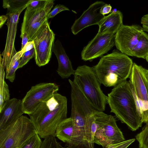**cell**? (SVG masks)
<instances>
[{"label": "cell", "instance_id": "6da1fadb", "mask_svg": "<svg viewBox=\"0 0 148 148\" xmlns=\"http://www.w3.org/2000/svg\"><path fill=\"white\" fill-rule=\"evenodd\" d=\"M67 99L58 92L42 102L29 115L41 138L56 137L58 125L67 118Z\"/></svg>", "mask_w": 148, "mask_h": 148}, {"label": "cell", "instance_id": "7a4b0ae2", "mask_svg": "<svg viewBox=\"0 0 148 148\" xmlns=\"http://www.w3.org/2000/svg\"><path fill=\"white\" fill-rule=\"evenodd\" d=\"M107 97L110 112L122 123L125 124L133 131L142 126L143 123L129 82L125 80L114 87Z\"/></svg>", "mask_w": 148, "mask_h": 148}, {"label": "cell", "instance_id": "3957f363", "mask_svg": "<svg viewBox=\"0 0 148 148\" xmlns=\"http://www.w3.org/2000/svg\"><path fill=\"white\" fill-rule=\"evenodd\" d=\"M133 64L127 56L114 50L102 57L93 68L101 84L114 87L129 77Z\"/></svg>", "mask_w": 148, "mask_h": 148}, {"label": "cell", "instance_id": "277c9868", "mask_svg": "<svg viewBox=\"0 0 148 148\" xmlns=\"http://www.w3.org/2000/svg\"><path fill=\"white\" fill-rule=\"evenodd\" d=\"M73 82L81 90L88 101L96 110L103 111L107 103V97L101 88V83L93 67L84 65L75 70Z\"/></svg>", "mask_w": 148, "mask_h": 148}, {"label": "cell", "instance_id": "5b68a950", "mask_svg": "<svg viewBox=\"0 0 148 148\" xmlns=\"http://www.w3.org/2000/svg\"><path fill=\"white\" fill-rule=\"evenodd\" d=\"M37 134L30 119L22 115L14 123L0 130V148H18Z\"/></svg>", "mask_w": 148, "mask_h": 148}, {"label": "cell", "instance_id": "8992f818", "mask_svg": "<svg viewBox=\"0 0 148 148\" xmlns=\"http://www.w3.org/2000/svg\"><path fill=\"white\" fill-rule=\"evenodd\" d=\"M94 114L97 124L94 138V143L101 145L104 148L110 145L125 140L113 116L97 110Z\"/></svg>", "mask_w": 148, "mask_h": 148}, {"label": "cell", "instance_id": "52a82bcc", "mask_svg": "<svg viewBox=\"0 0 148 148\" xmlns=\"http://www.w3.org/2000/svg\"><path fill=\"white\" fill-rule=\"evenodd\" d=\"M55 34L50 27L48 21L40 27L33 40L36 64L40 67L49 62L54 42Z\"/></svg>", "mask_w": 148, "mask_h": 148}, {"label": "cell", "instance_id": "ba28073f", "mask_svg": "<svg viewBox=\"0 0 148 148\" xmlns=\"http://www.w3.org/2000/svg\"><path fill=\"white\" fill-rule=\"evenodd\" d=\"M58 90V86L54 83H41L32 86L22 100L24 113H32L40 103Z\"/></svg>", "mask_w": 148, "mask_h": 148}, {"label": "cell", "instance_id": "9c48e42d", "mask_svg": "<svg viewBox=\"0 0 148 148\" xmlns=\"http://www.w3.org/2000/svg\"><path fill=\"white\" fill-rule=\"evenodd\" d=\"M143 31L142 27L140 25L123 24L115 34V45L121 53L132 56L133 50Z\"/></svg>", "mask_w": 148, "mask_h": 148}, {"label": "cell", "instance_id": "30bf717a", "mask_svg": "<svg viewBox=\"0 0 148 148\" xmlns=\"http://www.w3.org/2000/svg\"><path fill=\"white\" fill-rule=\"evenodd\" d=\"M115 34H98L85 47L82 52V59L92 61L107 53L115 45Z\"/></svg>", "mask_w": 148, "mask_h": 148}, {"label": "cell", "instance_id": "8fae6325", "mask_svg": "<svg viewBox=\"0 0 148 148\" xmlns=\"http://www.w3.org/2000/svg\"><path fill=\"white\" fill-rule=\"evenodd\" d=\"M23 8L13 13H7L8 18L6 24L8 27V33L4 49L0 55V63L5 68H8L13 57L17 53L15 49L14 42L16 34L19 17Z\"/></svg>", "mask_w": 148, "mask_h": 148}, {"label": "cell", "instance_id": "7c38bea8", "mask_svg": "<svg viewBox=\"0 0 148 148\" xmlns=\"http://www.w3.org/2000/svg\"><path fill=\"white\" fill-rule=\"evenodd\" d=\"M106 3L103 1H97L91 4L81 16L75 20L71 27L73 34L76 35L84 29L94 25H99L105 16L100 10Z\"/></svg>", "mask_w": 148, "mask_h": 148}, {"label": "cell", "instance_id": "4fadbf2b", "mask_svg": "<svg viewBox=\"0 0 148 148\" xmlns=\"http://www.w3.org/2000/svg\"><path fill=\"white\" fill-rule=\"evenodd\" d=\"M24 113L22 100L10 99L0 111V130L14 123Z\"/></svg>", "mask_w": 148, "mask_h": 148}, {"label": "cell", "instance_id": "5bb4252c", "mask_svg": "<svg viewBox=\"0 0 148 148\" xmlns=\"http://www.w3.org/2000/svg\"><path fill=\"white\" fill-rule=\"evenodd\" d=\"M143 67L133 63L129 77V83L137 97L140 99L148 101V93L143 70Z\"/></svg>", "mask_w": 148, "mask_h": 148}, {"label": "cell", "instance_id": "9a60e30c", "mask_svg": "<svg viewBox=\"0 0 148 148\" xmlns=\"http://www.w3.org/2000/svg\"><path fill=\"white\" fill-rule=\"evenodd\" d=\"M52 52L54 53L58 60V66L57 71L61 78H67L71 75H74L75 70L61 42L58 39L54 42Z\"/></svg>", "mask_w": 148, "mask_h": 148}, {"label": "cell", "instance_id": "2e32d148", "mask_svg": "<svg viewBox=\"0 0 148 148\" xmlns=\"http://www.w3.org/2000/svg\"><path fill=\"white\" fill-rule=\"evenodd\" d=\"M123 15L120 11L112 12L104 17L98 25V34L110 33L115 34L123 23Z\"/></svg>", "mask_w": 148, "mask_h": 148}, {"label": "cell", "instance_id": "e0dca14e", "mask_svg": "<svg viewBox=\"0 0 148 148\" xmlns=\"http://www.w3.org/2000/svg\"><path fill=\"white\" fill-rule=\"evenodd\" d=\"M54 4V0H48L43 8L32 11L25 10L21 29V38L27 28L35 22L46 16L50 12Z\"/></svg>", "mask_w": 148, "mask_h": 148}, {"label": "cell", "instance_id": "ac0fdd59", "mask_svg": "<svg viewBox=\"0 0 148 148\" xmlns=\"http://www.w3.org/2000/svg\"><path fill=\"white\" fill-rule=\"evenodd\" d=\"M74 123L71 117L67 118L58 126L56 131V137L64 143L67 144L73 136Z\"/></svg>", "mask_w": 148, "mask_h": 148}, {"label": "cell", "instance_id": "d6986e66", "mask_svg": "<svg viewBox=\"0 0 148 148\" xmlns=\"http://www.w3.org/2000/svg\"><path fill=\"white\" fill-rule=\"evenodd\" d=\"M132 55L145 59L148 56V34L144 31L140 36L138 42L133 50Z\"/></svg>", "mask_w": 148, "mask_h": 148}, {"label": "cell", "instance_id": "ffe728a7", "mask_svg": "<svg viewBox=\"0 0 148 148\" xmlns=\"http://www.w3.org/2000/svg\"><path fill=\"white\" fill-rule=\"evenodd\" d=\"M5 68L0 63V111L10 99L8 86L4 80Z\"/></svg>", "mask_w": 148, "mask_h": 148}, {"label": "cell", "instance_id": "44dd1931", "mask_svg": "<svg viewBox=\"0 0 148 148\" xmlns=\"http://www.w3.org/2000/svg\"><path fill=\"white\" fill-rule=\"evenodd\" d=\"M94 113L87 118L85 125L86 140L93 146L94 144V138L97 128V124Z\"/></svg>", "mask_w": 148, "mask_h": 148}, {"label": "cell", "instance_id": "7402d4cb", "mask_svg": "<svg viewBox=\"0 0 148 148\" xmlns=\"http://www.w3.org/2000/svg\"><path fill=\"white\" fill-rule=\"evenodd\" d=\"M24 53L22 50L17 52L13 57L7 70L6 71L5 78L11 82L14 81L15 77V72L18 69L20 58Z\"/></svg>", "mask_w": 148, "mask_h": 148}, {"label": "cell", "instance_id": "603a6c76", "mask_svg": "<svg viewBox=\"0 0 148 148\" xmlns=\"http://www.w3.org/2000/svg\"><path fill=\"white\" fill-rule=\"evenodd\" d=\"M30 0H4L3 7L7 9V13H13L27 8Z\"/></svg>", "mask_w": 148, "mask_h": 148}, {"label": "cell", "instance_id": "cb8c5ba5", "mask_svg": "<svg viewBox=\"0 0 148 148\" xmlns=\"http://www.w3.org/2000/svg\"><path fill=\"white\" fill-rule=\"evenodd\" d=\"M48 20L47 16L33 23L27 28L25 32L27 33L29 40H33L39 29L44 23L48 21Z\"/></svg>", "mask_w": 148, "mask_h": 148}, {"label": "cell", "instance_id": "d4e9b609", "mask_svg": "<svg viewBox=\"0 0 148 148\" xmlns=\"http://www.w3.org/2000/svg\"><path fill=\"white\" fill-rule=\"evenodd\" d=\"M139 143V148H148V125L136 136Z\"/></svg>", "mask_w": 148, "mask_h": 148}, {"label": "cell", "instance_id": "484cf974", "mask_svg": "<svg viewBox=\"0 0 148 148\" xmlns=\"http://www.w3.org/2000/svg\"><path fill=\"white\" fill-rule=\"evenodd\" d=\"M38 134H36L18 148H40L42 142Z\"/></svg>", "mask_w": 148, "mask_h": 148}, {"label": "cell", "instance_id": "4316f807", "mask_svg": "<svg viewBox=\"0 0 148 148\" xmlns=\"http://www.w3.org/2000/svg\"><path fill=\"white\" fill-rule=\"evenodd\" d=\"M61 145L56 137H51L44 139L40 148H60Z\"/></svg>", "mask_w": 148, "mask_h": 148}, {"label": "cell", "instance_id": "83f0119b", "mask_svg": "<svg viewBox=\"0 0 148 148\" xmlns=\"http://www.w3.org/2000/svg\"><path fill=\"white\" fill-rule=\"evenodd\" d=\"M48 1L30 0L27 4L26 10L28 11H32L42 8L46 5Z\"/></svg>", "mask_w": 148, "mask_h": 148}, {"label": "cell", "instance_id": "f1b7e54d", "mask_svg": "<svg viewBox=\"0 0 148 148\" xmlns=\"http://www.w3.org/2000/svg\"><path fill=\"white\" fill-rule=\"evenodd\" d=\"M132 90L137 110L140 116L143 112L148 110V101L143 100L138 98L132 89Z\"/></svg>", "mask_w": 148, "mask_h": 148}, {"label": "cell", "instance_id": "f546056e", "mask_svg": "<svg viewBox=\"0 0 148 148\" xmlns=\"http://www.w3.org/2000/svg\"><path fill=\"white\" fill-rule=\"evenodd\" d=\"M35 54V51L34 48L25 52L20 60L18 69L22 68L30 60L34 57Z\"/></svg>", "mask_w": 148, "mask_h": 148}, {"label": "cell", "instance_id": "4dcf8cb0", "mask_svg": "<svg viewBox=\"0 0 148 148\" xmlns=\"http://www.w3.org/2000/svg\"><path fill=\"white\" fill-rule=\"evenodd\" d=\"M135 139H130L119 143L111 144L103 148H127L133 143Z\"/></svg>", "mask_w": 148, "mask_h": 148}, {"label": "cell", "instance_id": "1f68e13d", "mask_svg": "<svg viewBox=\"0 0 148 148\" xmlns=\"http://www.w3.org/2000/svg\"><path fill=\"white\" fill-rule=\"evenodd\" d=\"M64 10H69V9L63 5H57L47 15V17L48 19L50 18L54 17L60 12Z\"/></svg>", "mask_w": 148, "mask_h": 148}, {"label": "cell", "instance_id": "d6a6232c", "mask_svg": "<svg viewBox=\"0 0 148 148\" xmlns=\"http://www.w3.org/2000/svg\"><path fill=\"white\" fill-rule=\"evenodd\" d=\"M141 23L143 31L148 32V14L144 15L141 18Z\"/></svg>", "mask_w": 148, "mask_h": 148}, {"label": "cell", "instance_id": "836d02e7", "mask_svg": "<svg viewBox=\"0 0 148 148\" xmlns=\"http://www.w3.org/2000/svg\"><path fill=\"white\" fill-rule=\"evenodd\" d=\"M112 7L110 5L106 4L101 8L100 12L101 14L104 15L108 14L111 11Z\"/></svg>", "mask_w": 148, "mask_h": 148}, {"label": "cell", "instance_id": "e575fe53", "mask_svg": "<svg viewBox=\"0 0 148 148\" xmlns=\"http://www.w3.org/2000/svg\"><path fill=\"white\" fill-rule=\"evenodd\" d=\"M34 48V44L33 41L28 42L25 45L23 49H21L23 52L29 51L33 48Z\"/></svg>", "mask_w": 148, "mask_h": 148}, {"label": "cell", "instance_id": "d590c367", "mask_svg": "<svg viewBox=\"0 0 148 148\" xmlns=\"http://www.w3.org/2000/svg\"><path fill=\"white\" fill-rule=\"evenodd\" d=\"M22 38L21 49H23L25 45L29 40L28 37L27 33L24 32L21 37Z\"/></svg>", "mask_w": 148, "mask_h": 148}, {"label": "cell", "instance_id": "8d00e7d4", "mask_svg": "<svg viewBox=\"0 0 148 148\" xmlns=\"http://www.w3.org/2000/svg\"><path fill=\"white\" fill-rule=\"evenodd\" d=\"M8 17L6 15H3L0 16V27L1 28L7 20Z\"/></svg>", "mask_w": 148, "mask_h": 148}, {"label": "cell", "instance_id": "74e56055", "mask_svg": "<svg viewBox=\"0 0 148 148\" xmlns=\"http://www.w3.org/2000/svg\"><path fill=\"white\" fill-rule=\"evenodd\" d=\"M143 71L146 79L148 81V69L143 67Z\"/></svg>", "mask_w": 148, "mask_h": 148}, {"label": "cell", "instance_id": "f35d334b", "mask_svg": "<svg viewBox=\"0 0 148 148\" xmlns=\"http://www.w3.org/2000/svg\"><path fill=\"white\" fill-rule=\"evenodd\" d=\"M144 73V79H145V82L146 87V88L147 89V92H148V81H147V79H146L144 73Z\"/></svg>", "mask_w": 148, "mask_h": 148}, {"label": "cell", "instance_id": "ab89813d", "mask_svg": "<svg viewBox=\"0 0 148 148\" xmlns=\"http://www.w3.org/2000/svg\"><path fill=\"white\" fill-rule=\"evenodd\" d=\"M146 60L148 62V56L147 57V58H146Z\"/></svg>", "mask_w": 148, "mask_h": 148}]
</instances>
